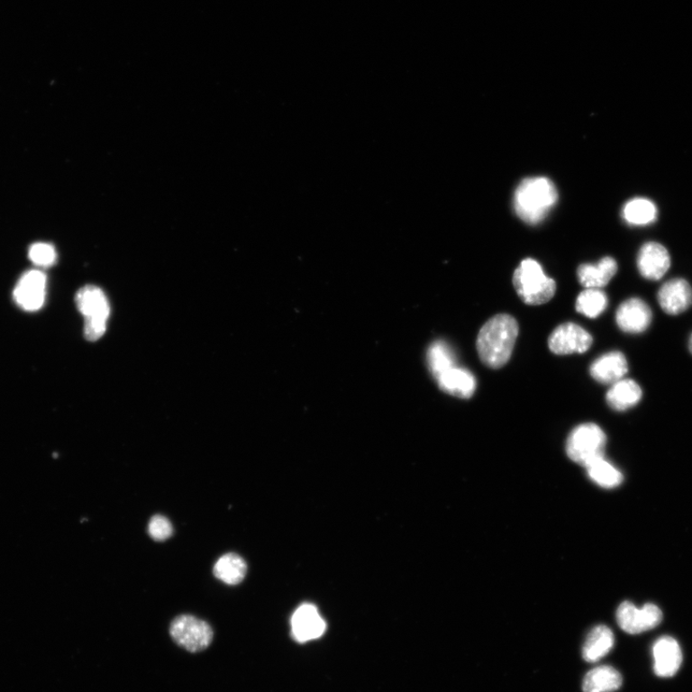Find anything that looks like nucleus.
<instances>
[{"instance_id":"11","label":"nucleus","mask_w":692,"mask_h":692,"mask_svg":"<svg viewBox=\"0 0 692 692\" xmlns=\"http://www.w3.org/2000/svg\"><path fill=\"white\" fill-rule=\"evenodd\" d=\"M658 302L668 314H680L692 305V287L682 278L669 280L660 287Z\"/></svg>"},{"instance_id":"5","label":"nucleus","mask_w":692,"mask_h":692,"mask_svg":"<svg viewBox=\"0 0 692 692\" xmlns=\"http://www.w3.org/2000/svg\"><path fill=\"white\" fill-rule=\"evenodd\" d=\"M170 637L175 642L191 653L205 651L214 640V630L204 619L192 615H181L172 620Z\"/></svg>"},{"instance_id":"21","label":"nucleus","mask_w":692,"mask_h":692,"mask_svg":"<svg viewBox=\"0 0 692 692\" xmlns=\"http://www.w3.org/2000/svg\"><path fill=\"white\" fill-rule=\"evenodd\" d=\"M623 675L613 667L601 666L591 669L584 678V692H614L622 687Z\"/></svg>"},{"instance_id":"2","label":"nucleus","mask_w":692,"mask_h":692,"mask_svg":"<svg viewBox=\"0 0 692 692\" xmlns=\"http://www.w3.org/2000/svg\"><path fill=\"white\" fill-rule=\"evenodd\" d=\"M557 201L558 191L551 179L530 178L516 187L514 206L519 219L528 224H538Z\"/></svg>"},{"instance_id":"4","label":"nucleus","mask_w":692,"mask_h":692,"mask_svg":"<svg viewBox=\"0 0 692 692\" xmlns=\"http://www.w3.org/2000/svg\"><path fill=\"white\" fill-rule=\"evenodd\" d=\"M607 437L596 423H584L570 432L566 451L575 463L586 467L594 460L603 457Z\"/></svg>"},{"instance_id":"22","label":"nucleus","mask_w":692,"mask_h":692,"mask_svg":"<svg viewBox=\"0 0 692 692\" xmlns=\"http://www.w3.org/2000/svg\"><path fill=\"white\" fill-rule=\"evenodd\" d=\"M427 365L432 377H439L440 374L457 365L456 355L451 346L444 341L432 342L427 351Z\"/></svg>"},{"instance_id":"14","label":"nucleus","mask_w":692,"mask_h":692,"mask_svg":"<svg viewBox=\"0 0 692 692\" xmlns=\"http://www.w3.org/2000/svg\"><path fill=\"white\" fill-rule=\"evenodd\" d=\"M628 363L624 353L612 351L596 359L591 364L589 372L598 383L613 385L625 378L628 373Z\"/></svg>"},{"instance_id":"1","label":"nucleus","mask_w":692,"mask_h":692,"mask_svg":"<svg viewBox=\"0 0 692 692\" xmlns=\"http://www.w3.org/2000/svg\"><path fill=\"white\" fill-rule=\"evenodd\" d=\"M518 331V323L510 314H496L488 320L476 342L482 363L494 369L506 365L513 354Z\"/></svg>"},{"instance_id":"26","label":"nucleus","mask_w":692,"mask_h":692,"mask_svg":"<svg viewBox=\"0 0 692 692\" xmlns=\"http://www.w3.org/2000/svg\"><path fill=\"white\" fill-rule=\"evenodd\" d=\"M28 256L32 262L40 268L52 267L57 258L55 249L46 242H37L32 245Z\"/></svg>"},{"instance_id":"10","label":"nucleus","mask_w":692,"mask_h":692,"mask_svg":"<svg viewBox=\"0 0 692 692\" xmlns=\"http://www.w3.org/2000/svg\"><path fill=\"white\" fill-rule=\"evenodd\" d=\"M670 264V255L660 243L647 242L639 252L638 268L645 279L652 281L661 279L669 271Z\"/></svg>"},{"instance_id":"13","label":"nucleus","mask_w":692,"mask_h":692,"mask_svg":"<svg viewBox=\"0 0 692 692\" xmlns=\"http://www.w3.org/2000/svg\"><path fill=\"white\" fill-rule=\"evenodd\" d=\"M325 629L326 624L314 605L300 606L293 615V634L295 639L300 642L321 638Z\"/></svg>"},{"instance_id":"16","label":"nucleus","mask_w":692,"mask_h":692,"mask_svg":"<svg viewBox=\"0 0 692 692\" xmlns=\"http://www.w3.org/2000/svg\"><path fill=\"white\" fill-rule=\"evenodd\" d=\"M77 305L86 320L107 322L110 314L109 302L103 291L96 286H86L77 295Z\"/></svg>"},{"instance_id":"12","label":"nucleus","mask_w":692,"mask_h":692,"mask_svg":"<svg viewBox=\"0 0 692 692\" xmlns=\"http://www.w3.org/2000/svg\"><path fill=\"white\" fill-rule=\"evenodd\" d=\"M654 672L661 678L674 676L680 669L683 653L680 644L671 637L658 639L652 647Z\"/></svg>"},{"instance_id":"24","label":"nucleus","mask_w":692,"mask_h":692,"mask_svg":"<svg viewBox=\"0 0 692 692\" xmlns=\"http://www.w3.org/2000/svg\"><path fill=\"white\" fill-rule=\"evenodd\" d=\"M658 209L654 202L638 197L627 202L624 208V218L632 225H647L656 221Z\"/></svg>"},{"instance_id":"8","label":"nucleus","mask_w":692,"mask_h":692,"mask_svg":"<svg viewBox=\"0 0 692 692\" xmlns=\"http://www.w3.org/2000/svg\"><path fill=\"white\" fill-rule=\"evenodd\" d=\"M47 278L40 270H29L23 274L14 291L17 305L28 312L40 310L46 300Z\"/></svg>"},{"instance_id":"15","label":"nucleus","mask_w":692,"mask_h":692,"mask_svg":"<svg viewBox=\"0 0 692 692\" xmlns=\"http://www.w3.org/2000/svg\"><path fill=\"white\" fill-rule=\"evenodd\" d=\"M435 380L442 392L463 399L472 397L478 387L474 375L457 365L446 369Z\"/></svg>"},{"instance_id":"29","label":"nucleus","mask_w":692,"mask_h":692,"mask_svg":"<svg viewBox=\"0 0 692 692\" xmlns=\"http://www.w3.org/2000/svg\"><path fill=\"white\" fill-rule=\"evenodd\" d=\"M688 349H689L690 353L692 354V334H691L689 341H688Z\"/></svg>"},{"instance_id":"7","label":"nucleus","mask_w":692,"mask_h":692,"mask_svg":"<svg viewBox=\"0 0 692 692\" xmlns=\"http://www.w3.org/2000/svg\"><path fill=\"white\" fill-rule=\"evenodd\" d=\"M593 342V336L587 331L572 323L560 324L548 339V346L556 355L585 353Z\"/></svg>"},{"instance_id":"9","label":"nucleus","mask_w":692,"mask_h":692,"mask_svg":"<svg viewBox=\"0 0 692 692\" xmlns=\"http://www.w3.org/2000/svg\"><path fill=\"white\" fill-rule=\"evenodd\" d=\"M615 320L625 333L641 334L651 325L653 314L646 302L634 297L627 299L618 307Z\"/></svg>"},{"instance_id":"17","label":"nucleus","mask_w":692,"mask_h":692,"mask_svg":"<svg viewBox=\"0 0 692 692\" xmlns=\"http://www.w3.org/2000/svg\"><path fill=\"white\" fill-rule=\"evenodd\" d=\"M617 263L612 257H604L597 265L583 264L577 276L586 288H600L608 285L617 272Z\"/></svg>"},{"instance_id":"27","label":"nucleus","mask_w":692,"mask_h":692,"mask_svg":"<svg viewBox=\"0 0 692 692\" xmlns=\"http://www.w3.org/2000/svg\"><path fill=\"white\" fill-rule=\"evenodd\" d=\"M148 533L153 541L162 542L172 537L173 526L167 516L155 514L150 518Z\"/></svg>"},{"instance_id":"28","label":"nucleus","mask_w":692,"mask_h":692,"mask_svg":"<svg viewBox=\"0 0 692 692\" xmlns=\"http://www.w3.org/2000/svg\"><path fill=\"white\" fill-rule=\"evenodd\" d=\"M107 328V322L86 320L85 321L84 335L85 338L91 341H96L105 334Z\"/></svg>"},{"instance_id":"25","label":"nucleus","mask_w":692,"mask_h":692,"mask_svg":"<svg viewBox=\"0 0 692 692\" xmlns=\"http://www.w3.org/2000/svg\"><path fill=\"white\" fill-rule=\"evenodd\" d=\"M608 306V297L599 288H587L576 300V311L596 319Z\"/></svg>"},{"instance_id":"23","label":"nucleus","mask_w":692,"mask_h":692,"mask_svg":"<svg viewBox=\"0 0 692 692\" xmlns=\"http://www.w3.org/2000/svg\"><path fill=\"white\" fill-rule=\"evenodd\" d=\"M591 480L605 488H614L624 481V475L604 456L590 461L585 467Z\"/></svg>"},{"instance_id":"18","label":"nucleus","mask_w":692,"mask_h":692,"mask_svg":"<svg viewBox=\"0 0 692 692\" xmlns=\"http://www.w3.org/2000/svg\"><path fill=\"white\" fill-rule=\"evenodd\" d=\"M642 397L641 386L632 379H623L612 385L606 400L615 411L624 412L637 406Z\"/></svg>"},{"instance_id":"3","label":"nucleus","mask_w":692,"mask_h":692,"mask_svg":"<svg viewBox=\"0 0 692 692\" xmlns=\"http://www.w3.org/2000/svg\"><path fill=\"white\" fill-rule=\"evenodd\" d=\"M514 287L527 305L537 306L551 301L556 293V282L545 276L536 260L528 258L514 270Z\"/></svg>"},{"instance_id":"6","label":"nucleus","mask_w":692,"mask_h":692,"mask_svg":"<svg viewBox=\"0 0 692 692\" xmlns=\"http://www.w3.org/2000/svg\"><path fill=\"white\" fill-rule=\"evenodd\" d=\"M616 620L619 627L624 632L638 634L660 625L662 613L658 606L651 603L639 609L633 603L625 601L620 604L616 611Z\"/></svg>"},{"instance_id":"20","label":"nucleus","mask_w":692,"mask_h":692,"mask_svg":"<svg viewBox=\"0 0 692 692\" xmlns=\"http://www.w3.org/2000/svg\"><path fill=\"white\" fill-rule=\"evenodd\" d=\"M216 579L228 586L240 585L248 573L247 562L236 553H226L220 557L213 569Z\"/></svg>"},{"instance_id":"19","label":"nucleus","mask_w":692,"mask_h":692,"mask_svg":"<svg viewBox=\"0 0 692 692\" xmlns=\"http://www.w3.org/2000/svg\"><path fill=\"white\" fill-rule=\"evenodd\" d=\"M615 645V634L606 625H598L591 630L585 641L582 655L586 661L596 662L607 656Z\"/></svg>"}]
</instances>
